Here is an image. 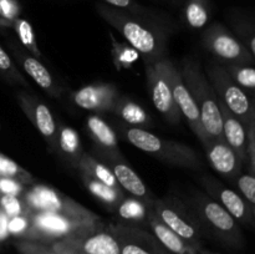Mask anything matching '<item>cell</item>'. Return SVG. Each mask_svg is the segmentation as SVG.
I'll return each instance as SVG.
<instances>
[{"mask_svg":"<svg viewBox=\"0 0 255 254\" xmlns=\"http://www.w3.org/2000/svg\"><path fill=\"white\" fill-rule=\"evenodd\" d=\"M96 11L107 24L116 29L139 55L146 64L164 59L167 54L166 27L161 26L153 16H138L126 10L97 2Z\"/></svg>","mask_w":255,"mask_h":254,"instance_id":"cell-1","label":"cell"},{"mask_svg":"<svg viewBox=\"0 0 255 254\" xmlns=\"http://www.w3.org/2000/svg\"><path fill=\"white\" fill-rule=\"evenodd\" d=\"M181 76L184 85L188 89L199 115L202 126L209 139L224 141L223 125L219 111L218 97L213 87L209 84L206 74L201 69L198 62L189 57H184L181 61Z\"/></svg>","mask_w":255,"mask_h":254,"instance_id":"cell-2","label":"cell"},{"mask_svg":"<svg viewBox=\"0 0 255 254\" xmlns=\"http://www.w3.org/2000/svg\"><path fill=\"white\" fill-rule=\"evenodd\" d=\"M121 131L132 146L152 154L164 163L189 169H199L203 166L198 153L187 144L162 138L141 127H121Z\"/></svg>","mask_w":255,"mask_h":254,"instance_id":"cell-3","label":"cell"},{"mask_svg":"<svg viewBox=\"0 0 255 254\" xmlns=\"http://www.w3.org/2000/svg\"><path fill=\"white\" fill-rule=\"evenodd\" d=\"M21 199L29 212H50L90 223L100 222L97 214L92 213L76 201L49 186L34 184L31 188L25 191Z\"/></svg>","mask_w":255,"mask_h":254,"instance_id":"cell-4","label":"cell"},{"mask_svg":"<svg viewBox=\"0 0 255 254\" xmlns=\"http://www.w3.org/2000/svg\"><path fill=\"white\" fill-rule=\"evenodd\" d=\"M152 211L156 213L159 221L169 229L178 234L182 239L191 244L194 249L202 248V232L199 221L196 218L192 209L184 206L178 198H154L149 203Z\"/></svg>","mask_w":255,"mask_h":254,"instance_id":"cell-5","label":"cell"},{"mask_svg":"<svg viewBox=\"0 0 255 254\" xmlns=\"http://www.w3.org/2000/svg\"><path fill=\"white\" fill-rule=\"evenodd\" d=\"M173 62L168 59L146 64V79L153 106L169 124H179L182 115L173 99L171 85V69Z\"/></svg>","mask_w":255,"mask_h":254,"instance_id":"cell-6","label":"cell"},{"mask_svg":"<svg viewBox=\"0 0 255 254\" xmlns=\"http://www.w3.org/2000/svg\"><path fill=\"white\" fill-rule=\"evenodd\" d=\"M206 76L218 100H221L229 111L241 120L244 126H248L249 122L255 117L253 102L248 95L232 80L223 66L208 65L206 67Z\"/></svg>","mask_w":255,"mask_h":254,"instance_id":"cell-7","label":"cell"},{"mask_svg":"<svg viewBox=\"0 0 255 254\" xmlns=\"http://www.w3.org/2000/svg\"><path fill=\"white\" fill-rule=\"evenodd\" d=\"M27 217H29L30 228L25 239L44 242V243L59 241L80 229L97 224L62 216V214L50 213V212H30Z\"/></svg>","mask_w":255,"mask_h":254,"instance_id":"cell-8","label":"cell"},{"mask_svg":"<svg viewBox=\"0 0 255 254\" xmlns=\"http://www.w3.org/2000/svg\"><path fill=\"white\" fill-rule=\"evenodd\" d=\"M191 209L226 242L238 244L242 241L238 222L212 197L196 192L191 198Z\"/></svg>","mask_w":255,"mask_h":254,"instance_id":"cell-9","label":"cell"},{"mask_svg":"<svg viewBox=\"0 0 255 254\" xmlns=\"http://www.w3.org/2000/svg\"><path fill=\"white\" fill-rule=\"evenodd\" d=\"M204 47L231 64H253L254 56L222 24H213L203 34Z\"/></svg>","mask_w":255,"mask_h":254,"instance_id":"cell-10","label":"cell"},{"mask_svg":"<svg viewBox=\"0 0 255 254\" xmlns=\"http://www.w3.org/2000/svg\"><path fill=\"white\" fill-rule=\"evenodd\" d=\"M84 254H120L119 242L110 228L97 223L59 239Z\"/></svg>","mask_w":255,"mask_h":254,"instance_id":"cell-11","label":"cell"},{"mask_svg":"<svg viewBox=\"0 0 255 254\" xmlns=\"http://www.w3.org/2000/svg\"><path fill=\"white\" fill-rule=\"evenodd\" d=\"M202 182L208 192V196L218 202L237 222H241L246 226H253L254 209L241 194L224 187L221 182L212 178L211 176L203 177Z\"/></svg>","mask_w":255,"mask_h":254,"instance_id":"cell-12","label":"cell"},{"mask_svg":"<svg viewBox=\"0 0 255 254\" xmlns=\"http://www.w3.org/2000/svg\"><path fill=\"white\" fill-rule=\"evenodd\" d=\"M17 102L22 112L44 137L50 148L57 152V126L49 107L39 99L25 92L17 94Z\"/></svg>","mask_w":255,"mask_h":254,"instance_id":"cell-13","label":"cell"},{"mask_svg":"<svg viewBox=\"0 0 255 254\" xmlns=\"http://www.w3.org/2000/svg\"><path fill=\"white\" fill-rule=\"evenodd\" d=\"M110 229L119 242L120 254H163L166 252L156 237L141 228L119 224Z\"/></svg>","mask_w":255,"mask_h":254,"instance_id":"cell-14","label":"cell"},{"mask_svg":"<svg viewBox=\"0 0 255 254\" xmlns=\"http://www.w3.org/2000/svg\"><path fill=\"white\" fill-rule=\"evenodd\" d=\"M171 85L172 91H173L174 102H176L179 112L186 119L187 124L189 125L193 133L196 134L197 138L201 141V143L204 147L207 144V142L209 141V138L206 134V132H204L203 126H202L201 115H199L198 109H197L188 89L184 85L178 67H176L174 64L171 69Z\"/></svg>","mask_w":255,"mask_h":254,"instance_id":"cell-15","label":"cell"},{"mask_svg":"<svg viewBox=\"0 0 255 254\" xmlns=\"http://www.w3.org/2000/svg\"><path fill=\"white\" fill-rule=\"evenodd\" d=\"M119 99V92L112 84H94L72 92V101L90 111H112Z\"/></svg>","mask_w":255,"mask_h":254,"instance_id":"cell-16","label":"cell"},{"mask_svg":"<svg viewBox=\"0 0 255 254\" xmlns=\"http://www.w3.org/2000/svg\"><path fill=\"white\" fill-rule=\"evenodd\" d=\"M10 50H11L12 55L19 62L20 66L24 69V71L46 92L51 97H56L59 99L64 92V89L55 82L54 77L50 74L47 67L40 62L39 59L32 56L31 54L26 52L24 47L19 46V45L10 44Z\"/></svg>","mask_w":255,"mask_h":254,"instance_id":"cell-17","label":"cell"},{"mask_svg":"<svg viewBox=\"0 0 255 254\" xmlns=\"http://www.w3.org/2000/svg\"><path fill=\"white\" fill-rule=\"evenodd\" d=\"M211 166L226 178L232 179L241 176L243 162L238 158L226 141L209 139L204 146Z\"/></svg>","mask_w":255,"mask_h":254,"instance_id":"cell-18","label":"cell"},{"mask_svg":"<svg viewBox=\"0 0 255 254\" xmlns=\"http://www.w3.org/2000/svg\"><path fill=\"white\" fill-rule=\"evenodd\" d=\"M218 105L223 125L224 141L233 149L243 164H247V127L236 115L229 111L221 100H218Z\"/></svg>","mask_w":255,"mask_h":254,"instance_id":"cell-19","label":"cell"},{"mask_svg":"<svg viewBox=\"0 0 255 254\" xmlns=\"http://www.w3.org/2000/svg\"><path fill=\"white\" fill-rule=\"evenodd\" d=\"M149 203H147L148 206L147 222L149 224V228L153 232V236L161 243V246L171 254H198L197 249H194L191 244L187 243L178 234L174 233L172 229H169L166 224L159 221L158 217L149 207Z\"/></svg>","mask_w":255,"mask_h":254,"instance_id":"cell-20","label":"cell"},{"mask_svg":"<svg viewBox=\"0 0 255 254\" xmlns=\"http://www.w3.org/2000/svg\"><path fill=\"white\" fill-rule=\"evenodd\" d=\"M111 171L116 177V181L120 187L128 192L132 197L144 202V203H149L153 201V194L149 192V189L142 182L138 174L128 164L121 162V159H111Z\"/></svg>","mask_w":255,"mask_h":254,"instance_id":"cell-21","label":"cell"},{"mask_svg":"<svg viewBox=\"0 0 255 254\" xmlns=\"http://www.w3.org/2000/svg\"><path fill=\"white\" fill-rule=\"evenodd\" d=\"M86 125L92 139L106 152L107 156L111 159H121L116 133L111 126L96 115L89 116Z\"/></svg>","mask_w":255,"mask_h":254,"instance_id":"cell-22","label":"cell"},{"mask_svg":"<svg viewBox=\"0 0 255 254\" xmlns=\"http://www.w3.org/2000/svg\"><path fill=\"white\" fill-rule=\"evenodd\" d=\"M57 152H61L66 161L77 168L84 152L80 144L79 133L66 125L60 124V127H57Z\"/></svg>","mask_w":255,"mask_h":254,"instance_id":"cell-23","label":"cell"},{"mask_svg":"<svg viewBox=\"0 0 255 254\" xmlns=\"http://www.w3.org/2000/svg\"><path fill=\"white\" fill-rule=\"evenodd\" d=\"M81 172L82 181H84L87 189H89L97 199H100L105 206H107V208L111 209V211H116L117 206H119V204L121 203L122 199L125 198V194L124 192H122V189L112 188V187H109L105 183H102V182H100L99 179L94 178V177H92L91 174L87 173V172Z\"/></svg>","mask_w":255,"mask_h":254,"instance_id":"cell-24","label":"cell"},{"mask_svg":"<svg viewBox=\"0 0 255 254\" xmlns=\"http://www.w3.org/2000/svg\"><path fill=\"white\" fill-rule=\"evenodd\" d=\"M112 111L119 115L127 124L132 125L134 127L151 125L149 115L138 104L126 99V97H119Z\"/></svg>","mask_w":255,"mask_h":254,"instance_id":"cell-25","label":"cell"},{"mask_svg":"<svg viewBox=\"0 0 255 254\" xmlns=\"http://www.w3.org/2000/svg\"><path fill=\"white\" fill-rule=\"evenodd\" d=\"M79 171H85L89 174H91L94 178L99 179L100 182L105 183L106 186L112 187V188L120 189V184L117 183L116 177L112 173L111 168L107 167L106 164L101 163V162L97 161L96 158H94L92 156L87 153H82L81 158H80L79 166H77Z\"/></svg>","mask_w":255,"mask_h":254,"instance_id":"cell-26","label":"cell"},{"mask_svg":"<svg viewBox=\"0 0 255 254\" xmlns=\"http://www.w3.org/2000/svg\"><path fill=\"white\" fill-rule=\"evenodd\" d=\"M111 36V54L114 59V64L117 70L131 69L134 62L138 60L139 54L127 42H120L114 37V35L110 32Z\"/></svg>","mask_w":255,"mask_h":254,"instance_id":"cell-27","label":"cell"},{"mask_svg":"<svg viewBox=\"0 0 255 254\" xmlns=\"http://www.w3.org/2000/svg\"><path fill=\"white\" fill-rule=\"evenodd\" d=\"M10 29H12L16 32L22 47H25L32 56H35L36 59H40V57L42 56L41 51H40L39 46H37L34 30H32V26L30 25V22L27 21V20L22 19V17L20 16L16 17V19L11 22V27H10Z\"/></svg>","mask_w":255,"mask_h":254,"instance_id":"cell-28","label":"cell"},{"mask_svg":"<svg viewBox=\"0 0 255 254\" xmlns=\"http://www.w3.org/2000/svg\"><path fill=\"white\" fill-rule=\"evenodd\" d=\"M184 19L193 29H202L209 20L208 0H188L184 7Z\"/></svg>","mask_w":255,"mask_h":254,"instance_id":"cell-29","label":"cell"},{"mask_svg":"<svg viewBox=\"0 0 255 254\" xmlns=\"http://www.w3.org/2000/svg\"><path fill=\"white\" fill-rule=\"evenodd\" d=\"M116 212L120 216V218L125 219V221H147L148 206H147V203L134 198V197H129V198L125 197L121 201V203L117 206Z\"/></svg>","mask_w":255,"mask_h":254,"instance_id":"cell-30","label":"cell"},{"mask_svg":"<svg viewBox=\"0 0 255 254\" xmlns=\"http://www.w3.org/2000/svg\"><path fill=\"white\" fill-rule=\"evenodd\" d=\"M239 87L253 91L255 89V69L251 64H227L223 66Z\"/></svg>","mask_w":255,"mask_h":254,"instance_id":"cell-31","label":"cell"},{"mask_svg":"<svg viewBox=\"0 0 255 254\" xmlns=\"http://www.w3.org/2000/svg\"><path fill=\"white\" fill-rule=\"evenodd\" d=\"M0 178H11L20 182L24 186H30L35 182L31 173L22 168L21 166L0 153Z\"/></svg>","mask_w":255,"mask_h":254,"instance_id":"cell-32","label":"cell"},{"mask_svg":"<svg viewBox=\"0 0 255 254\" xmlns=\"http://www.w3.org/2000/svg\"><path fill=\"white\" fill-rule=\"evenodd\" d=\"M0 75L4 77L5 81L15 86H21L29 89L30 85L26 81L24 75L19 71L16 65L12 62L11 57L6 54L4 49L0 45Z\"/></svg>","mask_w":255,"mask_h":254,"instance_id":"cell-33","label":"cell"},{"mask_svg":"<svg viewBox=\"0 0 255 254\" xmlns=\"http://www.w3.org/2000/svg\"><path fill=\"white\" fill-rule=\"evenodd\" d=\"M0 212H2L7 218L17 216H29L30 213L21 198L16 196H9V194L0 196Z\"/></svg>","mask_w":255,"mask_h":254,"instance_id":"cell-34","label":"cell"},{"mask_svg":"<svg viewBox=\"0 0 255 254\" xmlns=\"http://www.w3.org/2000/svg\"><path fill=\"white\" fill-rule=\"evenodd\" d=\"M14 246L19 254H57L49 243L31 239H17Z\"/></svg>","mask_w":255,"mask_h":254,"instance_id":"cell-35","label":"cell"},{"mask_svg":"<svg viewBox=\"0 0 255 254\" xmlns=\"http://www.w3.org/2000/svg\"><path fill=\"white\" fill-rule=\"evenodd\" d=\"M102 1H104L105 4L110 5V6L126 10V11L131 12V14L138 15V16H153L154 15L153 12L149 11L147 7L138 4L136 0H102Z\"/></svg>","mask_w":255,"mask_h":254,"instance_id":"cell-36","label":"cell"},{"mask_svg":"<svg viewBox=\"0 0 255 254\" xmlns=\"http://www.w3.org/2000/svg\"><path fill=\"white\" fill-rule=\"evenodd\" d=\"M238 188L249 206L254 209L255 207V176L246 173L238 177Z\"/></svg>","mask_w":255,"mask_h":254,"instance_id":"cell-37","label":"cell"},{"mask_svg":"<svg viewBox=\"0 0 255 254\" xmlns=\"http://www.w3.org/2000/svg\"><path fill=\"white\" fill-rule=\"evenodd\" d=\"M247 163L249 174L255 176V117L247 126Z\"/></svg>","mask_w":255,"mask_h":254,"instance_id":"cell-38","label":"cell"},{"mask_svg":"<svg viewBox=\"0 0 255 254\" xmlns=\"http://www.w3.org/2000/svg\"><path fill=\"white\" fill-rule=\"evenodd\" d=\"M30 223L27 216H17L7 219V233L12 234L17 239H25L29 232Z\"/></svg>","mask_w":255,"mask_h":254,"instance_id":"cell-39","label":"cell"},{"mask_svg":"<svg viewBox=\"0 0 255 254\" xmlns=\"http://www.w3.org/2000/svg\"><path fill=\"white\" fill-rule=\"evenodd\" d=\"M25 186L20 182L11 178H0V193L9 194V196H16L25 193Z\"/></svg>","mask_w":255,"mask_h":254,"instance_id":"cell-40","label":"cell"},{"mask_svg":"<svg viewBox=\"0 0 255 254\" xmlns=\"http://www.w3.org/2000/svg\"><path fill=\"white\" fill-rule=\"evenodd\" d=\"M49 244L57 254H84L81 252L76 251L75 248H72V247H70L69 244L64 243L62 241H54Z\"/></svg>","mask_w":255,"mask_h":254,"instance_id":"cell-41","label":"cell"},{"mask_svg":"<svg viewBox=\"0 0 255 254\" xmlns=\"http://www.w3.org/2000/svg\"><path fill=\"white\" fill-rule=\"evenodd\" d=\"M7 217L2 212H0V241L7 237Z\"/></svg>","mask_w":255,"mask_h":254,"instance_id":"cell-42","label":"cell"},{"mask_svg":"<svg viewBox=\"0 0 255 254\" xmlns=\"http://www.w3.org/2000/svg\"><path fill=\"white\" fill-rule=\"evenodd\" d=\"M10 27H11V24H10V22L4 17V14H2L1 0H0V30L10 29Z\"/></svg>","mask_w":255,"mask_h":254,"instance_id":"cell-43","label":"cell"},{"mask_svg":"<svg viewBox=\"0 0 255 254\" xmlns=\"http://www.w3.org/2000/svg\"><path fill=\"white\" fill-rule=\"evenodd\" d=\"M198 254H214V253H211V252H208V251H204L203 248H201L198 251Z\"/></svg>","mask_w":255,"mask_h":254,"instance_id":"cell-44","label":"cell"},{"mask_svg":"<svg viewBox=\"0 0 255 254\" xmlns=\"http://www.w3.org/2000/svg\"><path fill=\"white\" fill-rule=\"evenodd\" d=\"M163 254H171V253H168V252H167V251H166V252H164V253H163Z\"/></svg>","mask_w":255,"mask_h":254,"instance_id":"cell-45","label":"cell"}]
</instances>
